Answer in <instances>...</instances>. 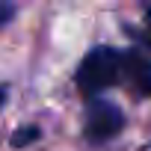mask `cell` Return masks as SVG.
I'll return each instance as SVG.
<instances>
[{
    "label": "cell",
    "instance_id": "8992f818",
    "mask_svg": "<svg viewBox=\"0 0 151 151\" xmlns=\"http://www.w3.org/2000/svg\"><path fill=\"white\" fill-rule=\"evenodd\" d=\"M3 101H6V89L0 86V110H3Z\"/></svg>",
    "mask_w": 151,
    "mask_h": 151
},
{
    "label": "cell",
    "instance_id": "277c9868",
    "mask_svg": "<svg viewBox=\"0 0 151 151\" xmlns=\"http://www.w3.org/2000/svg\"><path fill=\"white\" fill-rule=\"evenodd\" d=\"M39 136V127H24V130H18L15 136H12V145H27L30 139H36Z\"/></svg>",
    "mask_w": 151,
    "mask_h": 151
},
{
    "label": "cell",
    "instance_id": "5b68a950",
    "mask_svg": "<svg viewBox=\"0 0 151 151\" xmlns=\"http://www.w3.org/2000/svg\"><path fill=\"white\" fill-rule=\"evenodd\" d=\"M145 42L151 45V6H148V12H145Z\"/></svg>",
    "mask_w": 151,
    "mask_h": 151
},
{
    "label": "cell",
    "instance_id": "6da1fadb",
    "mask_svg": "<svg viewBox=\"0 0 151 151\" xmlns=\"http://www.w3.org/2000/svg\"><path fill=\"white\" fill-rule=\"evenodd\" d=\"M122 62H124V53L101 45L95 50H89L77 68V86L83 95L95 98L98 92L122 83Z\"/></svg>",
    "mask_w": 151,
    "mask_h": 151
},
{
    "label": "cell",
    "instance_id": "3957f363",
    "mask_svg": "<svg viewBox=\"0 0 151 151\" xmlns=\"http://www.w3.org/2000/svg\"><path fill=\"white\" fill-rule=\"evenodd\" d=\"M122 86L136 95H151V56L139 50H127L122 62Z\"/></svg>",
    "mask_w": 151,
    "mask_h": 151
},
{
    "label": "cell",
    "instance_id": "7a4b0ae2",
    "mask_svg": "<svg viewBox=\"0 0 151 151\" xmlns=\"http://www.w3.org/2000/svg\"><path fill=\"white\" fill-rule=\"evenodd\" d=\"M122 127H124V116H122V110H119L116 104L101 101V98H95V101L89 104V113H86V127H83V133H86V139H89V142H104V139H113Z\"/></svg>",
    "mask_w": 151,
    "mask_h": 151
}]
</instances>
